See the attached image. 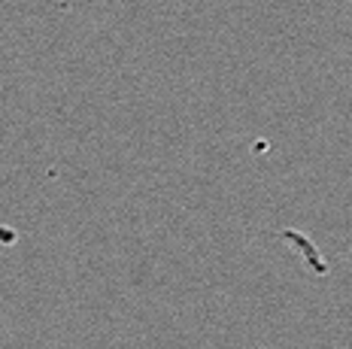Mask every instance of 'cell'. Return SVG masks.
Masks as SVG:
<instances>
[]
</instances>
